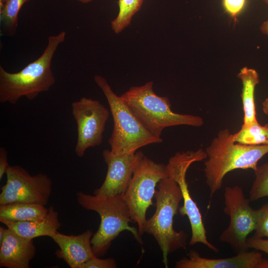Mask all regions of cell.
Segmentation results:
<instances>
[{
    "label": "cell",
    "mask_w": 268,
    "mask_h": 268,
    "mask_svg": "<svg viewBox=\"0 0 268 268\" xmlns=\"http://www.w3.org/2000/svg\"><path fill=\"white\" fill-rule=\"evenodd\" d=\"M205 151L203 171L211 198L222 187L228 172L238 169L255 171L258 161L268 153V145L236 143L234 134L225 129L219 132Z\"/></svg>",
    "instance_id": "6da1fadb"
},
{
    "label": "cell",
    "mask_w": 268,
    "mask_h": 268,
    "mask_svg": "<svg viewBox=\"0 0 268 268\" xmlns=\"http://www.w3.org/2000/svg\"><path fill=\"white\" fill-rule=\"evenodd\" d=\"M66 36L64 31L49 36L42 55L18 72H9L0 66V103L15 104L22 97L32 100L54 85L52 61Z\"/></svg>",
    "instance_id": "7a4b0ae2"
},
{
    "label": "cell",
    "mask_w": 268,
    "mask_h": 268,
    "mask_svg": "<svg viewBox=\"0 0 268 268\" xmlns=\"http://www.w3.org/2000/svg\"><path fill=\"white\" fill-rule=\"evenodd\" d=\"M151 81L144 85L132 86L120 95L143 126L154 136L161 138L163 130L167 127L186 125L199 127L204 121L199 116L174 112L167 97L157 95Z\"/></svg>",
    "instance_id": "3957f363"
},
{
    "label": "cell",
    "mask_w": 268,
    "mask_h": 268,
    "mask_svg": "<svg viewBox=\"0 0 268 268\" xmlns=\"http://www.w3.org/2000/svg\"><path fill=\"white\" fill-rule=\"evenodd\" d=\"M157 187L154 195L155 212L146 219L143 231L154 237L162 251L163 263L168 268L169 254L187 248V234L182 230L176 231L173 228L174 217L183 197L179 186L169 176L161 179Z\"/></svg>",
    "instance_id": "277c9868"
},
{
    "label": "cell",
    "mask_w": 268,
    "mask_h": 268,
    "mask_svg": "<svg viewBox=\"0 0 268 268\" xmlns=\"http://www.w3.org/2000/svg\"><path fill=\"white\" fill-rule=\"evenodd\" d=\"M76 201L82 207L94 211L100 216L99 227L91 240L92 250L96 256H104L112 241L125 230L130 232L139 243H142L138 229L129 225L130 222H134L131 217L123 195L99 196L80 191L76 194Z\"/></svg>",
    "instance_id": "5b68a950"
},
{
    "label": "cell",
    "mask_w": 268,
    "mask_h": 268,
    "mask_svg": "<svg viewBox=\"0 0 268 268\" xmlns=\"http://www.w3.org/2000/svg\"><path fill=\"white\" fill-rule=\"evenodd\" d=\"M94 80L105 96L113 120V129L108 142L115 154L136 152L139 148L163 141L149 133L126 103L112 89L106 79L96 75Z\"/></svg>",
    "instance_id": "8992f818"
},
{
    "label": "cell",
    "mask_w": 268,
    "mask_h": 268,
    "mask_svg": "<svg viewBox=\"0 0 268 268\" xmlns=\"http://www.w3.org/2000/svg\"><path fill=\"white\" fill-rule=\"evenodd\" d=\"M169 176L166 165L158 163L144 155L136 166L126 192L123 195L132 219L137 224L139 235L143 233L146 211L153 205L155 187Z\"/></svg>",
    "instance_id": "52a82bcc"
},
{
    "label": "cell",
    "mask_w": 268,
    "mask_h": 268,
    "mask_svg": "<svg viewBox=\"0 0 268 268\" xmlns=\"http://www.w3.org/2000/svg\"><path fill=\"white\" fill-rule=\"evenodd\" d=\"M206 158V152L201 148L177 152L169 159L166 166L169 176L177 182L181 191L183 205L178 210L182 216H187L190 223L192 237L189 244L193 246L201 243L214 252H218V249L207 239L201 214L190 195L186 181L187 172L191 164Z\"/></svg>",
    "instance_id": "ba28073f"
},
{
    "label": "cell",
    "mask_w": 268,
    "mask_h": 268,
    "mask_svg": "<svg viewBox=\"0 0 268 268\" xmlns=\"http://www.w3.org/2000/svg\"><path fill=\"white\" fill-rule=\"evenodd\" d=\"M224 199L223 211L229 216L230 222L219 240L237 253L248 251V236L256 227L257 209L251 206L250 200L245 197L243 189L239 186L226 187Z\"/></svg>",
    "instance_id": "9c48e42d"
},
{
    "label": "cell",
    "mask_w": 268,
    "mask_h": 268,
    "mask_svg": "<svg viewBox=\"0 0 268 268\" xmlns=\"http://www.w3.org/2000/svg\"><path fill=\"white\" fill-rule=\"evenodd\" d=\"M6 181L1 188L0 205L25 202L46 205L51 192L52 182L46 174L30 175L20 166H10Z\"/></svg>",
    "instance_id": "30bf717a"
},
{
    "label": "cell",
    "mask_w": 268,
    "mask_h": 268,
    "mask_svg": "<svg viewBox=\"0 0 268 268\" xmlns=\"http://www.w3.org/2000/svg\"><path fill=\"white\" fill-rule=\"evenodd\" d=\"M71 108L77 133L75 152L82 157L88 148L102 143L109 111L100 101L85 97L72 102Z\"/></svg>",
    "instance_id": "8fae6325"
},
{
    "label": "cell",
    "mask_w": 268,
    "mask_h": 268,
    "mask_svg": "<svg viewBox=\"0 0 268 268\" xmlns=\"http://www.w3.org/2000/svg\"><path fill=\"white\" fill-rule=\"evenodd\" d=\"M144 154L142 151L115 154L110 150L102 153L107 165V172L102 185L94 191L99 196L123 195L132 179L134 171Z\"/></svg>",
    "instance_id": "7c38bea8"
},
{
    "label": "cell",
    "mask_w": 268,
    "mask_h": 268,
    "mask_svg": "<svg viewBox=\"0 0 268 268\" xmlns=\"http://www.w3.org/2000/svg\"><path fill=\"white\" fill-rule=\"evenodd\" d=\"M176 268H268V260L256 251H244L231 257L209 259L192 250L188 257L176 262Z\"/></svg>",
    "instance_id": "4fadbf2b"
},
{
    "label": "cell",
    "mask_w": 268,
    "mask_h": 268,
    "mask_svg": "<svg viewBox=\"0 0 268 268\" xmlns=\"http://www.w3.org/2000/svg\"><path fill=\"white\" fill-rule=\"evenodd\" d=\"M91 230H87L79 235H66L57 231L51 238L59 249L55 252L70 268H81L82 265L94 258L91 240Z\"/></svg>",
    "instance_id": "5bb4252c"
},
{
    "label": "cell",
    "mask_w": 268,
    "mask_h": 268,
    "mask_svg": "<svg viewBox=\"0 0 268 268\" xmlns=\"http://www.w3.org/2000/svg\"><path fill=\"white\" fill-rule=\"evenodd\" d=\"M36 254L33 239L22 237L8 228L5 229L0 242V267L29 268Z\"/></svg>",
    "instance_id": "9a60e30c"
},
{
    "label": "cell",
    "mask_w": 268,
    "mask_h": 268,
    "mask_svg": "<svg viewBox=\"0 0 268 268\" xmlns=\"http://www.w3.org/2000/svg\"><path fill=\"white\" fill-rule=\"evenodd\" d=\"M0 221L18 235L33 240L41 236L51 237L61 226L59 213L53 206L48 208L47 214L40 219L18 222L7 220Z\"/></svg>",
    "instance_id": "2e32d148"
},
{
    "label": "cell",
    "mask_w": 268,
    "mask_h": 268,
    "mask_svg": "<svg viewBox=\"0 0 268 268\" xmlns=\"http://www.w3.org/2000/svg\"><path fill=\"white\" fill-rule=\"evenodd\" d=\"M237 76L242 83L241 98L244 114L243 124L258 122L256 116L254 92L255 87L259 81L258 73L254 69L244 67Z\"/></svg>",
    "instance_id": "e0dca14e"
},
{
    "label": "cell",
    "mask_w": 268,
    "mask_h": 268,
    "mask_svg": "<svg viewBox=\"0 0 268 268\" xmlns=\"http://www.w3.org/2000/svg\"><path fill=\"white\" fill-rule=\"evenodd\" d=\"M48 208L40 204L15 202L0 205V221H25L44 217Z\"/></svg>",
    "instance_id": "ac0fdd59"
},
{
    "label": "cell",
    "mask_w": 268,
    "mask_h": 268,
    "mask_svg": "<svg viewBox=\"0 0 268 268\" xmlns=\"http://www.w3.org/2000/svg\"><path fill=\"white\" fill-rule=\"evenodd\" d=\"M236 142L247 145H268V124L264 126L258 122L245 125L234 134Z\"/></svg>",
    "instance_id": "d6986e66"
},
{
    "label": "cell",
    "mask_w": 268,
    "mask_h": 268,
    "mask_svg": "<svg viewBox=\"0 0 268 268\" xmlns=\"http://www.w3.org/2000/svg\"><path fill=\"white\" fill-rule=\"evenodd\" d=\"M29 0H5L0 8V21L3 31L8 36L16 33L19 11Z\"/></svg>",
    "instance_id": "ffe728a7"
},
{
    "label": "cell",
    "mask_w": 268,
    "mask_h": 268,
    "mask_svg": "<svg viewBox=\"0 0 268 268\" xmlns=\"http://www.w3.org/2000/svg\"><path fill=\"white\" fill-rule=\"evenodd\" d=\"M143 1V0H119V13L111 22L112 29L115 34H119L131 24L133 17L139 11Z\"/></svg>",
    "instance_id": "44dd1931"
},
{
    "label": "cell",
    "mask_w": 268,
    "mask_h": 268,
    "mask_svg": "<svg viewBox=\"0 0 268 268\" xmlns=\"http://www.w3.org/2000/svg\"><path fill=\"white\" fill-rule=\"evenodd\" d=\"M249 192V200L254 201L268 196V162L258 166Z\"/></svg>",
    "instance_id": "7402d4cb"
},
{
    "label": "cell",
    "mask_w": 268,
    "mask_h": 268,
    "mask_svg": "<svg viewBox=\"0 0 268 268\" xmlns=\"http://www.w3.org/2000/svg\"><path fill=\"white\" fill-rule=\"evenodd\" d=\"M255 235L256 238L268 239V203L257 209V224Z\"/></svg>",
    "instance_id": "603a6c76"
},
{
    "label": "cell",
    "mask_w": 268,
    "mask_h": 268,
    "mask_svg": "<svg viewBox=\"0 0 268 268\" xmlns=\"http://www.w3.org/2000/svg\"><path fill=\"white\" fill-rule=\"evenodd\" d=\"M116 261L113 258L102 259L95 256L83 264L81 268H115Z\"/></svg>",
    "instance_id": "cb8c5ba5"
},
{
    "label": "cell",
    "mask_w": 268,
    "mask_h": 268,
    "mask_svg": "<svg viewBox=\"0 0 268 268\" xmlns=\"http://www.w3.org/2000/svg\"><path fill=\"white\" fill-rule=\"evenodd\" d=\"M246 0H222L225 11L231 17H235L243 10Z\"/></svg>",
    "instance_id": "d4e9b609"
},
{
    "label": "cell",
    "mask_w": 268,
    "mask_h": 268,
    "mask_svg": "<svg viewBox=\"0 0 268 268\" xmlns=\"http://www.w3.org/2000/svg\"><path fill=\"white\" fill-rule=\"evenodd\" d=\"M247 244L249 248H252L256 251H261L268 254V239L252 237L248 238Z\"/></svg>",
    "instance_id": "484cf974"
},
{
    "label": "cell",
    "mask_w": 268,
    "mask_h": 268,
    "mask_svg": "<svg viewBox=\"0 0 268 268\" xmlns=\"http://www.w3.org/2000/svg\"><path fill=\"white\" fill-rule=\"evenodd\" d=\"M9 166L7 161V151L4 147H1L0 148V180L6 173Z\"/></svg>",
    "instance_id": "4316f807"
},
{
    "label": "cell",
    "mask_w": 268,
    "mask_h": 268,
    "mask_svg": "<svg viewBox=\"0 0 268 268\" xmlns=\"http://www.w3.org/2000/svg\"><path fill=\"white\" fill-rule=\"evenodd\" d=\"M261 30L264 34L268 36V20L263 23Z\"/></svg>",
    "instance_id": "83f0119b"
},
{
    "label": "cell",
    "mask_w": 268,
    "mask_h": 268,
    "mask_svg": "<svg viewBox=\"0 0 268 268\" xmlns=\"http://www.w3.org/2000/svg\"><path fill=\"white\" fill-rule=\"evenodd\" d=\"M262 106L264 113L268 115V97L263 101Z\"/></svg>",
    "instance_id": "f1b7e54d"
},
{
    "label": "cell",
    "mask_w": 268,
    "mask_h": 268,
    "mask_svg": "<svg viewBox=\"0 0 268 268\" xmlns=\"http://www.w3.org/2000/svg\"><path fill=\"white\" fill-rule=\"evenodd\" d=\"M5 228L3 227H0V242L2 241L4 233Z\"/></svg>",
    "instance_id": "f546056e"
},
{
    "label": "cell",
    "mask_w": 268,
    "mask_h": 268,
    "mask_svg": "<svg viewBox=\"0 0 268 268\" xmlns=\"http://www.w3.org/2000/svg\"><path fill=\"white\" fill-rule=\"evenodd\" d=\"M75 0L80 2L83 3H87L91 2L93 0Z\"/></svg>",
    "instance_id": "4dcf8cb0"
},
{
    "label": "cell",
    "mask_w": 268,
    "mask_h": 268,
    "mask_svg": "<svg viewBox=\"0 0 268 268\" xmlns=\"http://www.w3.org/2000/svg\"><path fill=\"white\" fill-rule=\"evenodd\" d=\"M4 0H2L0 2V8L1 7V6H2Z\"/></svg>",
    "instance_id": "1f68e13d"
},
{
    "label": "cell",
    "mask_w": 268,
    "mask_h": 268,
    "mask_svg": "<svg viewBox=\"0 0 268 268\" xmlns=\"http://www.w3.org/2000/svg\"><path fill=\"white\" fill-rule=\"evenodd\" d=\"M266 3H268V0H263Z\"/></svg>",
    "instance_id": "d6a6232c"
},
{
    "label": "cell",
    "mask_w": 268,
    "mask_h": 268,
    "mask_svg": "<svg viewBox=\"0 0 268 268\" xmlns=\"http://www.w3.org/2000/svg\"><path fill=\"white\" fill-rule=\"evenodd\" d=\"M1 0H0V2H1Z\"/></svg>",
    "instance_id": "836d02e7"
}]
</instances>
